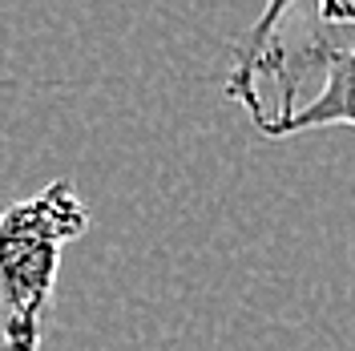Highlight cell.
Here are the masks:
<instances>
[{
	"label": "cell",
	"mask_w": 355,
	"mask_h": 351,
	"mask_svg": "<svg viewBox=\"0 0 355 351\" xmlns=\"http://www.w3.org/2000/svg\"><path fill=\"white\" fill-rule=\"evenodd\" d=\"M89 230V206L69 178L0 210V348L41 351L69 242Z\"/></svg>",
	"instance_id": "1"
},
{
	"label": "cell",
	"mask_w": 355,
	"mask_h": 351,
	"mask_svg": "<svg viewBox=\"0 0 355 351\" xmlns=\"http://www.w3.org/2000/svg\"><path fill=\"white\" fill-rule=\"evenodd\" d=\"M319 21L355 24V0H319ZM299 65L319 69V93L291 110H266L254 121L259 133L263 137H295V133L327 130V126L355 130V44L343 49V44H331L327 37H315L299 53Z\"/></svg>",
	"instance_id": "2"
},
{
	"label": "cell",
	"mask_w": 355,
	"mask_h": 351,
	"mask_svg": "<svg viewBox=\"0 0 355 351\" xmlns=\"http://www.w3.org/2000/svg\"><path fill=\"white\" fill-rule=\"evenodd\" d=\"M291 4H299V0H266L259 21L250 24L239 37V44H234V65H230V77H226V97L239 101L250 113V121L266 113L263 93H259V69L270 57V49L279 44V24L291 12Z\"/></svg>",
	"instance_id": "3"
}]
</instances>
